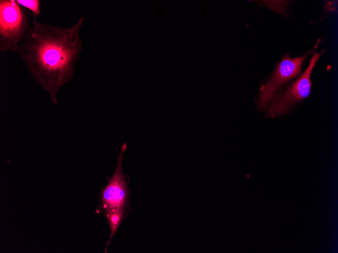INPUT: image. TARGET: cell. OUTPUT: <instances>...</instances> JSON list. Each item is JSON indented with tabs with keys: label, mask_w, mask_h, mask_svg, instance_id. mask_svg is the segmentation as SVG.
<instances>
[{
	"label": "cell",
	"mask_w": 338,
	"mask_h": 253,
	"mask_svg": "<svg viewBox=\"0 0 338 253\" xmlns=\"http://www.w3.org/2000/svg\"><path fill=\"white\" fill-rule=\"evenodd\" d=\"M128 212L123 211H120L110 213L105 216L108 220L110 230V236L107 245L108 246L111 238L117 231L121 221L128 215Z\"/></svg>",
	"instance_id": "8992f818"
},
{
	"label": "cell",
	"mask_w": 338,
	"mask_h": 253,
	"mask_svg": "<svg viewBox=\"0 0 338 253\" xmlns=\"http://www.w3.org/2000/svg\"><path fill=\"white\" fill-rule=\"evenodd\" d=\"M21 6L27 10H30L33 17H36L40 13V1L38 0H16Z\"/></svg>",
	"instance_id": "52a82bcc"
},
{
	"label": "cell",
	"mask_w": 338,
	"mask_h": 253,
	"mask_svg": "<svg viewBox=\"0 0 338 253\" xmlns=\"http://www.w3.org/2000/svg\"><path fill=\"white\" fill-rule=\"evenodd\" d=\"M82 19L70 27L64 28L37 21L17 46L16 52L36 84L57 105L60 89L73 78L79 60L81 43L79 31Z\"/></svg>",
	"instance_id": "6da1fadb"
},
{
	"label": "cell",
	"mask_w": 338,
	"mask_h": 253,
	"mask_svg": "<svg viewBox=\"0 0 338 253\" xmlns=\"http://www.w3.org/2000/svg\"><path fill=\"white\" fill-rule=\"evenodd\" d=\"M126 147V144L124 143L118 158L115 172L101 193L100 208L105 216L120 211L128 212L129 189L122 168V156Z\"/></svg>",
	"instance_id": "5b68a950"
},
{
	"label": "cell",
	"mask_w": 338,
	"mask_h": 253,
	"mask_svg": "<svg viewBox=\"0 0 338 253\" xmlns=\"http://www.w3.org/2000/svg\"><path fill=\"white\" fill-rule=\"evenodd\" d=\"M312 50L303 56L294 58L286 54L276 64L274 72L265 83L261 86L257 98V107L264 110L272 97L287 82L300 75L302 65Z\"/></svg>",
	"instance_id": "277c9868"
},
{
	"label": "cell",
	"mask_w": 338,
	"mask_h": 253,
	"mask_svg": "<svg viewBox=\"0 0 338 253\" xmlns=\"http://www.w3.org/2000/svg\"><path fill=\"white\" fill-rule=\"evenodd\" d=\"M15 0H0V51L15 52L31 27V13Z\"/></svg>",
	"instance_id": "7a4b0ae2"
},
{
	"label": "cell",
	"mask_w": 338,
	"mask_h": 253,
	"mask_svg": "<svg viewBox=\"0 0 338 253\" xmlns=\"http://www.w3.org/2000/svg\"><path fill=\"white\" fill-rule=\"evenodd\" d=\"M322 55V53H316L303 74L284 91L276 93L272 97L265 108L271 118H275L285 115L297 103L309 96L312 86L311 75Z\"/></svg>",
	"instance_id": "3957f363"
}]
</instances>
